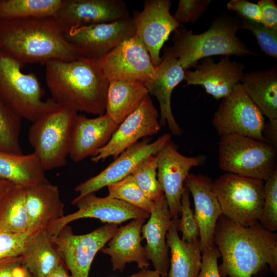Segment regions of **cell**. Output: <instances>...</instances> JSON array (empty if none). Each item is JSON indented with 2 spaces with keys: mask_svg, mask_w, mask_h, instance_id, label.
<instances>
[{
  "mask_svg": "<svg viewBox=\"0 0 277 277\" xmlns=\"http://www.w3.org/2000/svg\"><path fill=\"white\" fill-rule=\"evenodd\" d=\"M14 184L0 178V207L7 193Z\"/></svg>",
  "mask_w": 277,
  "mask_h": 277,
  "instance_id": "bcb514c9",
  "label": "cell"
},
{
  "mask_svg": "<svg viewBox=\"0 0 277 277\" xmlns=\"http://www.w3.org/2000/svg\"><path fill=\"white\" fill-rule=\"evenodd\" d=\"M171 137L170 134L166 133L153 142H150V139H145L131 146L100 173L78 184L75 188V191L79 193L76 198L94 193L131 174L145 159L156 155Z\"/></svg>",
  "mask_w": 277,
  "mask_h": 277,
  "instance_id": "2e32d148",
  "label": "cell"
},
{
  "mask_svg": "<svg viewBox=\"0 0 277 277\" xmlns=\"http://www.w3.org/2000/svg\"><path fill=\"white\" fill-rule=\"evenodd\" d=\"M22 120L0 97V151L23 153L20 144Z\"/></svg>",
  "mask_w": 277,
  "mask_h": 277,
  "instance_id": "d6a6232c",
  "label": "cell"
},
{
  "mask_svg": "<svg viewBox=\"0 0 277 277\" xmlns=\"http://www.w3.org/2000/svg\"><path fill=\"white\" fill-rule=\"evenodd\" d=\"M15 277H32L28 270L24 266L17 268L15 272Z\"/></svg>",
  "mask_w": 277,
  "mask_h": 277,
  "instance_id": "681fc988",
  "label": "cell"
},
{
  "mask_svg": "<svg viewBox=\"0 0 277 277\" xmlns=\"http://www.w3.org/2000/svg\"><path fill=\"white\" fill-rule=\"evenodd\" d=\"M157 178L168 204L172 218L178 216L185 180L191 168L203 163L201 156L188 157L180 153L170 140L156 154Z\"/></svg>",
  "mask_w": 277,
  "mask_h": 277,
  "instance_id": "e0dca14e",
  "label": "cell"
},
{
  "mask_svg": "<svg viewBox=\"0 0 277 277\" xmlns=\"http://www.w3.org/2000/svg\"><path fill=\"white\" fill-rule=\"evenodd\" d=\"M46 66V82L51 98L76 112L105 113L109 82L96 60L84 57L72 61L54 60Z\"/></svg>",
  "mask_w": 277,
  "mask_h": 277,
  "instance_id": "3957f363",
  "label": "cell"
},
{
  "mask_svg": "<svg viewBox=\"0 0 277 277\" xmlns=\"http://www.w3.org/2000/svg\"><path fill=\"white\" fill-rule=\"evenodd\" d=\"M107 187L108 196L123 201L149 213L151 212L154 202L146 197L132 174Z\"/></svg>",
  "mask_w": 277,
  "mask_h": 277,
  "instance_id": "836d02e7",
  "label": "cell"
},
{
  "mask_svg": "<svg viewBox=\"0 0 277 277\" xmlns=\"http://www.w3.org/2000/svg\"><path fill=\"white\" fill-rule=\"evenodd\" d=\"M220 137L218 162L221 170L264 182L277 171V148L238 134Z\"/></svg>",
  "mask_w": 277,
  "mask_h": 277,
  "instance_id": "8992f818",
  "label": "cell"
},
{
  "mask_svg": "<svg viewBox=\"0 0 277 277\" xmlns=\"http://www.w3.org/2000/svg\"><path fill=\"white\" fill-rule=\"evenodd\" d=\"M72 204L78 210L72 213L51 222L46 230L52 236H57L70 222L83 218H95L107 224H119L129 220L146 219L150 213L123 201L96 196L94 193L79 199L75 198Z\"/></svg>",
  "mask_w": 277,
  "mask_h": 277,
  "instance_id": "4fadbf2b",
  "label": "cell"
},
{
  "mask_svg": "<svg viewBox=\"0 0 277 277\" xmlns=\"http://www.w3.org/2000/svg\"><path fill=\"white\" fill-rule=\"evenodd\" d=\"M34 231L28 230L23 234H13L0 230V260L20 256L28 236Z\"/></svg>",
  "mask_w": 277,
  "mask_h": 277,
  "instance_id": "ab89813d",
  "label": "cell"
},
{
  "mask_svg": "<svg viewBox=\"0 0 277 277\" xmlns=\"http://www.w3.org/2000/svg\"><path fill=\"white\" fill-rule=\"evenodd\" d=\"M22 266L21 255L0 260V277H15V270Z\"/></svg>",
  "mask_w": 277,
  "mask_h": 277,
  "instance_id": "ee69618b",
  "label": "cell"
},
{
  "mask_svg": "<svg viewBox=\"0 0 277 277\" xmlns=\"http://www.w3.org/2000/svg\"><path fill=\"white\" fill-rule=\"evenodd\" d=\"M0 230L23 234L28 231L25 187L14 185L0 207Z\"/></svg>",
  "mask_w": 277,
  "mask_h": 277,
  "instance_id": "4dcf8cb0",
  "label": "cell"
},
{
  "mask_svg": "<svg viewBox=\"0 0 277 277\" xmlns=\"http://www.w3.org/2000/svg\"><path fill=\"white\" fill-rule=\"evenodd\" d=\"M264 186L263 181L227 172L212 181L222 215L244 227L259 222Z\"/></svg>",
  "mask_w": 277,
  "mask_h": 277,
  "instance_id": "ba28073f",
  "label": "cell"
},
{
  "mask_svg": "<svg viewBox=\"0 0 277 277\" xmlns=\"http://www.w3.org/2000/svg\"><path fill=\"white\" fill-rule=\"evenodd\" d=\"M213 241L222 259L221 277H252L266 265L277 274V234L259 222L244 227L222 215Z\"/></svg>",
  "mask_w": 277,
  "mask_h": 277,
  "instance_id": "6da1fadb",
  "label": "cell"
},
{
  "mask_svg": "<svg viewBox=\"0 0 277 277\" xmlns=\"http://www.w3.org/2000/svg\"><path fill=\"white\" fill-rule=\"evenodd\" d=\"M46 277H71V276L69 275L64 264L62 263Z\"/></svg>",
  "mask_w": 277,
  "mask_h": 277,
  "instance_id": "7dc6e473",
  "label": "cell"
},
{
  "mask_svg": "<svg viewBox=\"0 0 277 277\" xmlns=\"http://www.w3.org/2000/svg\"><path fill=\"white\" fill-rule=\"evenodd\" d=\"M243 63L230 60L225 56L217 63L211 57L203 59L194 71L185 70V86H202L206 92L216 100L228 96L240 83L244 73Z\"/></svg>",
  "mask_w": 277,
  "mask_h": 277,
  "instance_id": "d6986e66",
  "label": "cell"
},
{
  "mask_svg": "<svg viewBox=\"0 0 277 277\" xmlns=\"http://www.w3.org/2000/svg\"><path fill=\"white\" fill-rule=\"evenodd\" d=\"M22 65L0 49V97L22 118L32 123L61 106L51 98L43 100L44 89L33 73H25Z\"/></svg>",
  "mask_w": 277,
  "mask_h": 277,
  "instance_id": "5b68a950",
  "label": "cell"
},
{
  "mask_svg": "<svg viewBox=\"0 0 277 277\" xmlns=\"http://www.w3.org/2000/svg\"><path fill=\"white\" fill-rule=\"evenodd\" d=\"M67 30L55 16L0 20V49L23 65L82 58L65 38Z\"/></svg>",
  "mask_w": 277,
  "mask_h": 277,
  "instance_id": "7a4b0ae2",
  "label": "cell"
},
{
  "mask_svg": "<svg viewBox=\"0 0 277 277\" xmlns=\"http://www.w3.org/2000/svg\"><path fill=\"white\" fill-rule=\"evenodd\" d=\"M221 257L217 247L214 244L202 251V265L198 277H221L217 261Z\"/></svg>",
  "mask_w": 277,
  "mask_h": 277,
  "instance_id": "b9f144b4",
  "label": "cell"
},
{
  "mask_svg": "<svg viewBox=\"0 0 277 277\" xmlns=\"http://www.w3.org/2000/svg\"><path fill=\"white\" fill-rule=\"evenodd\" d=\"M28 230L46 229L52 221L64 216V204L58 187L48 181L25 188Z\"/></svg>",
  "mask_w": 277,
  "mask_h": 277,
  "instance_id": "d4e9b609",
  "label": "cell"
},
{
  "mask_svg": "<svg viewBox=\"0 0 277 277\" xmlns=\"http://www.w3.org/2000/svg\"><path fill=\"white\" fill-rule=\"evenodd\" d=\"M55 16L67 30L131 17L122 0H62Z\"/></svg>",
  "mask_w": 277,
  "mask_h": 277,
  "instance_id": "ac0fdd59",
  "label": "cell"
},
{
  "mask_svg": "<svg viewBox=\"0 0 277 277\" xmlns=\"http://www.w3.org/2000/svg\"><path fill=\"white\" fill-rule=\"evenodd\" d=\"M226 7L228 9L240 14L242 18L262 24L261 10L257 4L247 0H231Z\"/></svg>",
  "mask_w": 277,
  "mask_h": 277,
  "instance_id": "60d3db41",
  "label": "cell"
},
{
  "mask_svg": "<svg viewBox=\"0 0 277 277\" xmlns=\"http://www.w3.org/2000/svg\"><path fill=\"white\" fill-rule=\"evenodd\" d=\"M171 6L170 0H147L143 10L132 16L135 34L146 47L155 67L161 63L160 52L164 43L181 26L170 12Z\"/></svg>",
  "mask_w": 277,
  "mask_h": 277,
  "instance_id": "9a60e30c",
  "label": "cell"
},
{
  "mask_svg": "<svg viewBox=\"0 0 277 277\" xmlns=\"http://www.w3.org/2000/svg\"><path fill=\"white\" fill-rule=\"evenodd\" d=\"M257 4L261 10L262 24L269 28H277V6L273 0H260Z\"/></svg>",
  "mask_w": 277,
  "mask_h": 277,
  "instance_id": "7bdbcfd3",
  "label": "cell"
},
{
  "mask_svg": "<svg viewBox=\"0 0 277 277\" xmlns=\"http://www.w3.org/2000/svg\"><path fill=\"white\" fill-rule=\"evenodd\" d=\"M172 217L164 195L154 201V206L146 224L142 227V239L146 257L161 277H166L169 268V248L166 234L172 223Z\"/></svg>",
  "mask_w": 277,
  "mask_h": 277,
  "instance_id": "7402d4cb",
  "label": "cell"
},
{
  "mask_svg": "<svg viewBox=\"0 0 277 277\" xmlns=\"http://www.w3.org/2000/svg\"><path fill=\"white\" fill-rule=\"evenodd\" d=\"M184 72L177 60L167 49L162 57L161 63L155 68L154 76L144 83L149 94L154 96L159 104L161 126L167 124L174 135H181L182 130L173 116L171 97L174 88L184 80Z\"/></svg>",
  "mask_w": 277,
  "mask_h": 277,
  "instance_id": "44dd1931",
  "label": "cell"
},
{
  "mask_svg": "<svg viewBox=\"0 0 277 277\" xmlns=\"http://www.w3.org/2000/svg\"><path fill=\"white\" fill-rule=\"evenodd\" d=\"M0 178L25 188L48 181L34 152L24 154L0 151Z\"/></svg>",
  "mask_w": 277,
  "mask_h": 277,
  "instance_id": "f1b7e54d",
  "label": "cell"
},
{
  "mask_svg": "<svg viewBox=\"0 0 277 277\" xmlns=\"http://www.w3.org/2000/svg\"><path fill=\"white\" fill-rule=\"evenodd\" d=\"M242 29L240 18L226 14L215 17L208 29L200 34L180 26L173 32V45L168 50L184 70L213 55L257 56L236 36Z\"/></svg>",
  "mask_w": 277,
  "mask_h": 277,
  "instance_id": "277c9868",
  "label": "cell"
},
{
  "mask_svg": "<svg viewBox=\"0 0 277 277\" xmlns=\"http://www.w3.org/2000/svg\"><path fill=\"white\" fill-rule=\"evenodd\" d=\"M62 0H0V20L55 16Z\"/></svg>",
  "mask_w": 277,
  "mask_h": 277,
  "instance_id": "1f68e13d",
  "label": "cell"
},
{
  "mask_svg": "<svg viewBox=\"0 0 277 277\" xmlns=\"http://www.w3.org/2000/svg\"><path fill=\"white\" fill-rule=\"evenodd\" d=\"M21 256L22 266L32 277H46L64 263L45 229L34 231L28 236Z\"/></svg>",
  "mask_w": 277,
  "mask_h": 277,
  "instance_id": "484cf974",
  "label": "cell"
},
{
  "mask_svg": "<svg viewBox=\"0 0 277 277\" xmlns=\"http://www.w3.org/2000/svg\"><path fill=\"white\" fill-rule=\"evenodd\" d=\"M127 277H161L159 272L155 270H151L146 269H141L138 272Z\"/></svg>",
  "mask_w": 277,
  "mask_h": 277,
  "instance_id": "c3c4849f",
  "label": "cell"
},
{
  "mask_svg": "<svg viewBox=\"0 0 277 277\" xmlns=\"http://www.w3.org/2000/svg\"><path fill=\"white\" fill-rule=\"evenodd\" d=\"M116 224H107L85 234L76 235L65 226L51 240L71 277H88L92 262L118 229Z\"/></svg>",
  "mask_w": 277,
  "mask_h": 277,
  "instance_id": "30bf717a",
  "label": "cell"
},
{
  "mask_svg": "<svg viewBox=\"0 0 277 277\" xmlns=\"http://www.w3.org/2000/svg\"><path fill=\"white\" fill-rule=\"evenodd\" d=\"M262 135L267 143L277 148V120H268L264 124Z\"/></svg>",
  "mask_w": 277,
  "mask_h": 277,
  "instance_id": "f6af8a7d",
  "label": "cell"
},
{
  "mask_svg": "<svg viewBox=\"0 0 277 277\" xmlns=\"http://www.w3.org/2000/svg\"><path fill=\"white\" fill-rule=\"evenodd\" d=\"M241 83L268 120H277V67L244 73Z\"/></svg>",
  "mask_w": 277,
  "mask_h": 277,
  "instance_id": "f546056e",
  "label": "cell"
},
{
  "mask_svg": "<svg viewBox=\"0 0 277 277\" xmlns=\"http://www.w3.org/2000/svg\"><path fill=\"white\" fill-rule=\"evenodd\" d=\"M212 123L220 136L234 134L267 142L262 135L265 116L241 83L222 99Z\"/></svg>",
  "mask_w": 277,
  "mask_h": 277,
  "instance_id": "9c48e42d",
  "label": "cell"
},
{
  "mask_svg": "<svg viewBox=\"0 0 277 277\" xmlns=\"http://www.w3.org/2000/svg\"><path fill=\"white\" fill-rule=\"evenodd\" d=\"M161 129L158 111L148 94L139 107L118 125L108 143L95 153L91 161L97 163L109 156L115 159L140 138L154 135Z\"/></svg>",
  "mask_w": 277,
  "mask_h": 277,
  "instance_id": "5bb4252c",
  "label": "cell"
},
{
  "mask_svg": "<svg viewBox=\"0 0 277 277\" xmlns=\"http://www.w3.org/2000/svg\"><path fill=\"white\" fill-rule=\"evenodd\" d=\"M157 161L156 155L145 159L131 174L147 198L155 201L164 195L157 178Z\"/></svg>",
  "mask_w": 277,
  "mask_h": 277,
  "instance_id": "e575fe53",
  "label": "cell"
},
{
  "mask_svg": "<svg viewBox=\"0 0 277 277\" xmlns=\"http://www.w3.org/2000/svg\"><path fill=\"white\" fill-rule=\"evenodd\" d=\"M190 192L185 186L182 194L180 213L182 217L179 220L178 230L182 233V240L193 242L199 239V228L194 213L190 207Z\"/></svg>",
  "mask_w": 277,
  "mask_h": 277,
  "instance_id": "74e56055",
  "label": "cell"
},
{
  "mask_svg": "<svg viewBox=\"0 0 277 277\" xmlns=\"http://www.w3.org/2000/svg\"><path fill=\"white\" fill-rule=\"evenodd\" d=\"M242 28L249 30L255 37L262 51L277 58V28H269L261 23L240 17Z\"/></svg>",
  "mask_w": 277,
  "mask_h": 277,
  "instance_id": "8d00e7d4",
  "label": "cell"
},
{
  "mask_svg": "<svg viewBox=\"0 0 277 277\" xmlns=\"http://www.w3.org/2000/svg\"><path fill=\"white\" fill-rule=\"evenodd\" d=\"M179 219H172L166 234L167 245L171 258L168 277H198L202 265L200 240L193 242L183 241L178 232Z\"/></svg>",
  "mask_w": 277,
  "mask_h": 277,
  "instance_id": "4316f807",
  "label": "cell"
},
{
  "mask_svg": "<svg viewBox=\"0 0 277 277\" xmlns=\"http://www.w3.org/2000/svg\"><path fill=\"white\" fill-rule=\"evenodd\" d=\"M132 16L110 23L82 26L67 30L64 34L83 57L97 60L135 34Z\"/></svg>",
  "mask_w": 277,
  "mask_h": 277,
  "instance_id": "7c38bea8",
  "label": "cell"
},
{
  "mask_svg": "<svg viewBox=\"0 0 277 277\" xmlns=\"http://www.w3.org/2000/svg\"><path fill=\"white\" fill-rule=\"evenodd\" d=\"M264 204L259 220L260 224L267 231L277 230V171L264 182Z\"/></svg>",
  "mask_w": 277,
  "mask_h": 277,
  "instance_id": "d590c367",
  "label": "cell"
},
{
  "mask_svg": "<svg viewBox=\"0 0 277 277\" xmlns=\"http://www.w3.org/2000/svg\"><path fill=\"white\" fill-rule=\"evenodd\" d=\"M118 126L105 113L95 118L77 114L73 129L70 159L77 163L92 156L108 143Z\"/></svg>",
  "mask_w": 277,
  "mask_h": 277,
  "instance_id": "603a6c76",
  "label": "cell"
},
{
  "mask_svg": "<svg viewBox=\"0 0 277 277\" xmlns=\"http://www.w3.org/2000/svg\"><path fill=\"white\" fill-rule=\"evenodd\" d=\"M77 113L62 107L32 123L28 140L45 170L61 167L69 156Z\"/></svg>",
  "mask_w": 277,
  "mask_h": 277,
  "instance_id": "52a82bcc",
  "label": "cell"
},
{
  "mask_svg": "<svg viewBox=\"0 0 277 277\" xmlns=\"http://www.w3.org/2000/svg\"><path fill=\"white\" fill-rule=\"evenodd\" d=\"M210 3L209 0H180L173 16L180 25L194 23L206 11Z\"/></svg>",
  "mask_w": 277,
  "mask_h": 277,
  "instance_id": "f35d334b",
  "label": "cell"
},
{
  "mask_svg": "<svg viewBox=\"0 0 277 277\" xmlns=\"http://www.w3.org/2000/svg\"><path fill=\"white\" fill-rule=\"evenodd\" d=\"M148 94L147 89L141 82L110 81L107 92L105 114L119 125L139 107Z\"/></svg>",
  "mask_w": 277,
  "mask_h": 277,
  "instance_id": "83f0119b",
  "label": "cell"
},
{
  "mask_svg": "<svg viewBox=\"0 0 277 277\" xmlns=\"http://www.w3.org/2000/svg\"><path fill=\"white\" fill-rule=\"evenodd\" d=\"M185 186L191 193L194 216L197 223L202 251L212 246L216 225L222 211L212 188V181L206 175L189 173Z\"/></svg>",
  "mask_w": 277,
  "mask_h": 277,
  "instance_id": "ffe728a7",
  "label": "cell"
},
{
  "mask_svg": "<svg viewBox=\"0 0 277 277\" xmlns=\"http://www.w3.org/2000/svg\"><path fill=\"white\" fill-rule=\"evenodd\" d=\"M145 219H135L121 226L103 248L102 252L111 258L114 270L122 272L127 263L135 262L141 269H146L150 263L144 247L141 245V229Z\"/></svg>",
  "mask_w": 277,
  "mask_h": 277,
  "instance_id": "cb8c5ba5",
  "label": "cell"
},
{
  "mask_svg": "<svg viewBox=\"0 0 277 277\" xmlns=\"http://www.w3.org/2000/svg\"><path fill=\"white\" fill-rule=\"evenodd\" d=\"M96 62L109 82L130 80L144 83L152 78L155 72L147 50L135 34Z\"/></svg>",
  "mask_w": 277,
  "mask_h": 277,
  "instance_id": "8fae6325",
  "label": "cell"
}]
</instances>
